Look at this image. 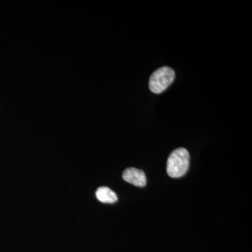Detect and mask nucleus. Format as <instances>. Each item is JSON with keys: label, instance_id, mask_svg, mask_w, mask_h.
<instances>
[{"label": "nucleus", "instance_id": "f03ea898", "mask_svg": "<svg viewBox=\"0 0 252 252\" xmlns=\"http://www.w3.org/2000/svg\"><path fill=\"white\" fill-rule=\"evenodd\" d=\"M175 77V73L172 68H159L152 74L149 79V89L156 94H160L171 85Z\"/></svg>", "mask_w": 252, "mask_h": 252}, {"label": "nucleus", "instance_id": "f257e3e1", "mask_svg": "<svg viewBox=\"0 0 252 252\" xmlns=\"http://www.w3.org/2000/svg\"><path fill=\"white\" fill-rule=\"evenodd\" d=\"M190 156L185 148L175 149L167 159V172L172 178L182 177L188 171Z\"/></svg>", "mask_w": 252, "mask_h": 252}, {"label": "nucleus", "instance_id": "20e7f679", "mask_svg": "<svg viewBox=\"0 0 252 252\" xmlns=\"http://www.w3.org/2000/svg\"><path fill=\"white\" fill-rule=\"evenodd\" d=\"M96 197L99 201L104 203H114L117 201V194L108 187H99L96 191Z\"/></svg>", "mask_w": 252, "mask_h": 252}, {"label": "nucleus", "instance_id": "7ed1b4c3", "mask_svg": "<svg viewBox=\"0 0 252 252\" xmlns=\"http://www.w3.org/2000/svg\"><path fill=\"white\" fill-rule=\"evenodd\" d=\"M123 179L136 187H143L147 184V177L144 172L134 167L126 169L123 173Z\"/></svg>", "mask_w": 252, "mask_h": 252}]
</instances>
